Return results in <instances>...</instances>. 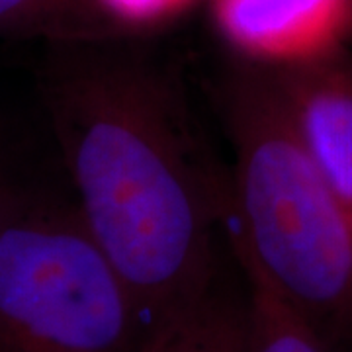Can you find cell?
<instances>
[{
	"instance_id": "1",
	"label": "cell",
	"mask_w": 352,
	"mask_h": 352,
	"mask_svg": "<svg viewBox=\"0 0 352 352\" xmlns=\"http://www.w3.org/2000/svg\"><path fill=\"white\" fill-rule=\"evenodd\" d=\"M98 41L59 43L39 92L76 210L149 339L219 278L227 201L175 78Z\"/></svg>"
},
{
	"instance_id": "2",
	"label": "cell",
	"mask_w": 352,
	"mask_h": 352,
	"mask_svg": "<svg viewBox=\"0 0 352 352\" xmlns=\"http://www.w3.org/2000/svg\"><path fill=\"white\" fill-rule=\"evenodd\" d=\"M221 104L241 266L337 351L352 333V215L305 151L268 67L233 73Z\"/></svg>"
},
{
	"instance_id": "3",
	"label": "cell",
	"mask_w": 352,
	"mask_h": 352,
	"mask_svg": "<svg viewBox=\"0 0 352 352\" xmlns=\"http://www.w3.org/2000/svg\"><path fill=\"white\" fill-rule=\"evenodd\" d=\"M143 319L75 201L28 190L0 233V352H141Z\"/></svg>"
},
{
	"instance_id": "4",
	"label": "cell",
	"mask_w": 352,
	"mask_h": 352,
	"mask_svg": "<svg viewBox=\"0 0 352 352\" xmlns=\"http://www.w3.org/2000/svg\"><path fill=\"white\" fill-rule=\"evenodd\" d=\"M217 28L258 67H292L339 51L352 0H212Z\"/></svg>"
},
{
	"instance_id": "5",
	"label": "cell",
	"mask_w": 352,
	"mask_h": 352,
	"mask_svg": "<svg viewBox=\"0 0 352 352\" xmlns=\"http://www.w3.org/2000/svg\"><path fill=\"white\" fill-rule=\"evenodd\" d=\"M268 69L305 151L352 215V65L337 51L309 63Z\"/></svg>"
},
{
	"instance_id": "6",
	"label": "cell",
	"mask_w": 352,
	"mask_h": 352,
	"mask_svg": "<svg viewBox=\"0 0 352 352\" xmlns=\"http://www.w3.org/2000/svg\"><path fill=\"white\" fill-rule=\"evenodd\" d=\"M247 294L219 278L200 300L157 329L141 352H247Z\"/></svg>"
},
{
	"instance_id": "7",
	"label": "cell",
	"mask_w": 352,
	"mask_h": 352,
	"mask_svg": "<svg viewBox=\"0 0 352 352\" xmlns=\"http://www.w3.org/2000/svg\"><path fill=\"white\" fill-rule=\"evenodd\" d=\"M0 32L55 39H106L118 32L96 0H0Z\"/></svg>"
},
{
	"instance_id": "8",
	"label": "cell",
	"mask_w": 352,
	"mask_h": 352,
	"mask_svg": "<svg viewBox=\"0 0 352 352\" xmlns=\"http://www.w3.org/2000/svg\"><path fill=\"white\" fill-rule=\"evenodd\" d=\"M247 278V352H337L258 278Z\"/></svg>"
},
{
	"instance_id": "9",
	"label": "cell",
	"mask_w": 352,
	"mask_h": 352,
	"mask_svg": "<svg viewBox=\"0 0 352 352\" xmlns=\"http://www.w3.org/2000/svg\"><path fill=\"white\" fill-rule=\"evenodd\" d=\"M96 4L120 32L168 24L192 8L196 0H96Z\"/></svg>"
},
{
	"instance_id": "10",
	"label": "cell",
	"mask_w": 352,
	"mask_h": 352,
	"mask_svg": "<svg viewBox=\"0 0 352 352\" xmlns=\"http://www.w3.org/2000/svg\"><path fill=\"white\" fill-rule=\"evenodd\" d=\"M28 190L30 188H25L16 175L12 159L0 138V233L20 206V201L24 200Z\"/></svg>"
}]
</instances>
